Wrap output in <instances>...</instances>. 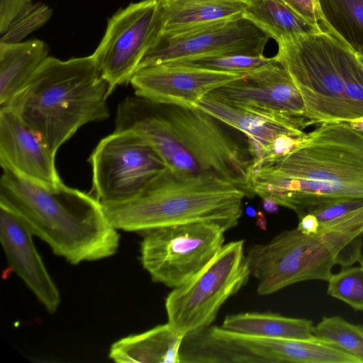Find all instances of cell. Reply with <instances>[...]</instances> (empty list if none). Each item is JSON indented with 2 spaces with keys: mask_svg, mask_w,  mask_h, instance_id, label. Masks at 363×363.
Wrapping results in <instances>:
<instances>
[{
  "mask_svg": "<svg viewBox=\"0 0 363 363\" xmlns=\"http://www.w3.org/2000/svg\"><path fill=\"white\" fill-rule=\"evenodd\" d=\"M223 328L245 335L279 339H308L313 336V323L271 312H246L228 315Z\"/></svg>",
  "mask_w": 363,
  "mask_h": 363,
  "instance_id": "cell-22",
  "label": "cell"
},
{
  "mask_svg": "<svg viewBox=\"0 0 363 363\" xmlns=\"http://www.w3.org/2000/svg\"><path fill=\"white\" fill-rule=\"evenodd\" d=\"M33 235L20 214L0 203V240L8 264L47 311L54 313L60 294L35 248Z\"/></svg>",
  "mask_w": 363,
  "mask_h": 363,
  "instance_id": "cell-15",
  "label": "cell"
},
{
  "mask_svg": "<svg viewBox=\"0 0 363 363\" xmlns=\"http://www.w3.org/2000/svg\"><path fill=\"white\" fill-rule=\"evenodd\" d=\"M308 134L282 160L258 167L255 195L273 199L298 218L314 207L363 199V133L347 122H330Z\"/></svg>",
  "mask_w": 363,
  "mask_h": 363,
  "instance_id": "cell-2",
  "label": "cell"
},
{
  "mask_svg": "<svg viewBox=\"0 0 363 363\" xmlns=\"http://www.w3.org/2000/svg\"><path fill=\"white\" fill-rule=\"evenodd\" d=\"M269 38L243 16L182 30L161 31L138 69L175 60L218 55H262Z\"/></svg>",
  "mask_w": 363,
  "mask_h": 363,
  "instance_id": "cell-11",
  "label": "cell"
},
{
  "mask_svg": "<svg viewBox=\"0 0 363 363\" xmlns=\"http://www.w3.org/2000/svg\"><path fill=\"white\" fill-rule=\"evenodd\" d=\"M113 91L92 55L67 60L48 56L7 107L56 154L82 125L109 117Z\"/></svg>",
  "mask_w": 363,
  "mask_h": 363,
  "instance_id": "cell-4",
  "label": "cell"
},
{
  "mask_svg": "<svg viewBox=\"0 0 363 363\" xmlns=\"http://www.w3.org/2000/svg\"><path fill=\"white\" fill-rule=\"evenodd\" d=\"M245 192L213 174L184 176L166 169L133 198L103 205L117 230L140 233L158 227L213 222L226 230L242 215Z\"/></svg>",
  "mask_w": 363,
  "mask_h": 363,
  "instance_id": "cell-5",
  "label": "cell"
},
{
  "mask_svg": "<svg viewBox=\"0 0 363 363\" xmlns=\"http://www.w3.org/2000/svg\"><path fill=\"white\" fill-rule=\"evenodd\" d=\"M247 213L250 216H254L256 215V213L255 212L254 209L250 207L247 208Z\"/></svg>",
  "mask_w": 363,
  "mask_h": 363,
  "instance_id": "cell-36",
  "label": "cell"
},
{
  "mask_svg": "<svg viewBox=\"0 0 363 363\" xmlns=\"http://www.w3.org/2000/svg\"><path fill=\"white\" fill-rule=\"evenodd\" d=\"M196 107L223 124L240 131L245 136L254 138L264 148L280 135H300L305 133L296 125L277 121L245 108L223 103L208 95L203 97Z\"/></svg>",
  "mask_w": 363,
  "mask_h": 363,
  "instance_id": "cell-19",
  "label": "cell"
},
{
  "mask_svg": "<svg viewBox=\"0 0 363 363\" xmlns=\"http://www.w3.org/2000/svg\"><path fill=\"white\" fill-rule=\"evenodd\" d=\"M243 75L158 64L138 69L130 83L135 94L153 102L194 108L208 93Z\"/></svg>",
  "mask_w": 363,
  "mask_h": 363,
  "instance_id": "cell-14",
  "label": "cell"
},
{
  "mask_svg": "<svg viewBox=\"0 0 363 363\" xmlns=\"http://www.w3.org/2000/svg\"><path fill=\"white\" fill-rule=\"evenodd\" d=\"M183 337L167 323L115 342L108 357L118 363H180Z\"/></svg>",
  "mask_w": 363,
  "mask_h": 363,
  "instance_id": "cell-17",
  "label": "cell"
},
{
  "mask_svg": "<svg viewBox=\"0 0 363 363\" xmlns=\"http://www.w3.org/2000/svg\"><path fill=\"white\" fill-rule=\"evenodd\" d=\"M2 169L0 203L20 214L56 255L78 264L117 252L120 235L96 198L63 182L46 186Z\"/></svg>",
  "mask_w": 363,
  "mask_h": 363,
  "instance_id": "cell-3",
  "label": "cell"
},
{
  "mask_svg": "<svg viewBox=\"0 0 363 363\" xmlns=\"http://www.w3.org/2000/svg\"><path fill=\"white\" fill-rule=\"evenodd\" d=\"M262 204L264 210L269 213H276L279 210V204L272 198L264 197L262 198Z\"/></svg>",
  "mask_w": 363,
  "mask_h": 363,
  "instance_id": "cell-32",
  "label": "cell"
},
{
  "mask_svg": "<svg viewBox=\"0 0 363 363\" xmlns=\"http://www.w3.org/2000/svg\"><path fill=\"white\" fill-rule=\"evenodd\" d=\"M277 61L275 56L218 55L186 58L162 64L176 67L203 69L216 72L246 74Z\"/></svg>",
  "mask_w": 363,
  "mask_h": 363,
  "instance_id": "cell-25",
  "label": "cell"
},
{
  "mask_svg": "<svg viewBox=\"0 0 363 363\" xmlns=\"http://www.w3.org/2000/svg\"><path fill=\"white\" fill-rule=\"evenodd\" d=\"M320 223L316 216L308 213L299 218V223L297 229L303 233L310 235L315 233L318 231Z\"/></svg>",
  "mask_w": 363,
  "mask_h": 363,
  "instance_id": "cell-31",
  "label": "cell"
},
{
  "mask_svg": "<svg viewBox=\"0 0 363 363\" xmlns=\"http://www.w3.org/2000/svg\"><path fill=\"white\" fill-rule=\"evenodd\" d=\"M160 4H164L173 2H190V1H239L248 3L251 0H157Z\"/></svg>",
  "mask_w": 363,
  "mask_h": 363,
  "instance_id": "cell-34",
  "label": "cell"
},
{
  "mask_svg": "<svg viewBox=\"0 0 363 363\" xmlns=\"http://www.w3.org/2000/svg\"><path fill=\"white\" fill-rule=\"evenodd\" d=\"M243 17L275 40L278 45L301 36L325 31L300 16L281 0H251Z\"/></svg>",
  "mask_w": 363,
  "mask_h": 363,
  "instance_id": "cell-20",
  "label": "cell"
},
{
  "mask_svg": "<svg viewBox=\"0 0 363 363\" xmlns=\"http://www.w3.org/2000/svg\"><path fill=\"white\" fill-rule=\"evenodd\" d=\"M325 31L363 57V0H318Z\"/></svg>",
  "mask_w": 363,
  "mask_h": 363,
  "instance_id": "cell-23",
  "label": "cell"
},
{
  "mask_svg": "<svg viewBox=\"0 0 363 363\" xmlns=\"http://www.w3.org/2000/svg\"><path fill=\"white\" fill-rule=\"evenodd\" d=\"M225 231L213 222L141 231V264L154 282L174 289L191 279L213 259L224 245Z\"/></svg>",
  "mask_w": 363,
  "mask_h": 363,
  "instance_id": "cell-9",
  "label": "cell"
},
{
  "mask_svg": "<svg viewBox=\"0 0 363 363\" xmlns=\"http://www.w3.org/2000/svg\"><path fill=\"white\" fill-rule=\"evenodd\" d=\"M278 62L290 74L305 104L306 125L347 122L344 84L327 31L278 45Z\"/></svg>",
  "mask_w": 363,
  "mask_h": 363,
  "instance_id": "cell-8",
  "label": "cell"
},
{
  "mask_svg": "<svg viewBox=\"0 0 363 363\" xmlns=\"http://www.w3.org/2000/svg\"><path fill=\"white\" fill-rule=\"evenodd\" d=\"M244 240L224 244L197 274L174 288L165 299L167 323L185 336L211 325L226 301L251 276Z\"/></svg>",
  "mask_w": 363,
  "mask_h": 363,
  "instance_id": "cell-7",
  "label": "cell"
},
{
  "mask_svg": "<svg viewBox=\"0 0 363 363\" xmlns=\"http://www.w3.org/2000/svg\"><path fill=\"white\" fill-rule=\"evenodd\" d=\"M92 189L102 205L123 202L136 196L167 167L140 135L117 131L104 138L89 157Z\"/></svg>",
  "mask_w": 363,
  "mask_h": 363,
  "instance_id": "cell-10",
  "label": "cell"
},
{
  "mask_svg": "<svg viewBox=\"0 0 363 363\" xmlns=\"http://www.w3.org/2000/svg\"><path fill=\"white\" fill-rule=\"evenodd\" d=\"M207 95L277 121L305 128L303 99L289 72L277 60Z\"/></svg>",
  "mask_w": 363,
  "mask_h": 363,
  "instance_id": "cell-13",
  "label": "cell"
},
{
  "mask_svg": "<svg viewBox=\"0 0 363 363\" xmlns=\"http://www.w3.org/2000/svg\"><path fill=\"white\" fill-rule=\"evenodd\" d=\"M220 123L196 107L157 104L135 94L118 105L115 130L140 135L176 174H213L252 198V159L247 143Z\"/></svg>",
  "mask_w": 363,
  "mask_h": 363,
  "instance_id": "cell-1",
  "label": "cell"
},
{
  "mask_svg": "<svg viewBox=\"0 0 363 363\" xmlns=\"http://www.w3.org/2000/svg\"><path fill=\"white\" fill-rule=\"evenodd\" d=\"M347 123H349V124L353 128H354L357 131L363 133V117L358 118V119L352 120Z\"/></svg>",
  "mask_w": 363,
  "mask_h": 363,
  "instance_id": "cell-35",
  "label": "cell"
},
{
  "mask_svg": "<svg viewBox=\"0 0 363 363\" xmlns=\"http://www.w3.org/2000/svg\"><path fill=\"white\" fill-rule=\"evenodd\" d=\"M160 15L157 0H143L130 4L109 18L92 56L113 90L130 82L161 31Z\"/></svg>",
  "mask_w": 363,
  "mask_h": 363,
  "instance_id": "cell-12",
  "label": "cell"
},
{
  "mask_svg": "<svg viewBox=\"0 0 363 363\" xmlns=\"http://www.w3.org/2000/svg\"><path fill=\"white\" fill-rule=\"evenodd\" d=\"M328 294L350 306L363 311V267H347L333 274L328 281Z\"/></svg>",
  "mask_w": 363,
  "mask_h": 363,
  "instance_id": "cell-28",
  "label": "cell"
},
{
  "mask_svg": "<svg viewBox=\"0 0 363 363\" xmlns=\"http://www.w3.org/2000/svg\"><path fill=\"white\" fill-rule=\"evenodd\" d=\"M362 236L363 207L320 224L315 233L294 228L251 245L246 257L257 294L270 295L303 281H328L335 264L347 267L359 262Z\"/></svg>",
  "mask_w": 363,
  "mask_h": 363,
  "instance_id": "cell-6",
  "label": "cell"
},
{
  "mask_svg": "<svg viewBox=\"0 0 363 363\" xmlns=\"http://www.w3.org/2000/svg\"><path fill=\"white\" fill-rule=\"evenodd\" d=\"M308 138L307 133L300 135L282 134L277 136L264 148L262 162L273 163L282 160L301 147L306 142Z\"/></svg>",
  "mask_w": 363,
  "mask_h": 363,
  "instance_id": "cell-29",
  "label": "cell"
},
{
  "mask_svg": "<svg viewBox=\"0 0 363 363\" xmlns=\"http://www.w3.org/2000/svg\"><path fill=\"white\" fill-rule=\"evenodd\" d=\"M335 58L344 84L347 122L363 117V65L357 56L333 34Z\"/></svg>",
  "mask_w": 363,
  "mask_h": 363,
  "instance_id": "cell-24",
  "label": "cell"
},
{
  "mask_svg": "<svg viewBox=\"0 0 363 363\" xmlns=\"http://www.w3.org/2000/svg\"><path fill=\"white\" fill-rule=\"evenodd\" d=\"M247 4L239 1L160 4L161 31L182 30L239 17L242 16Z\"/></svg>",
  "mask_w": 363,
  "mask_h": 363,
  "instance_id": "cell-21",
  "label": "cell"
},
{
  "mask_svg": "<svg viewBox=\"0 0 363 363\" xmlns=\"http://www.w3.org/2000/svg\"><path fill=\"white\" fill-rule=\"evenodd\" d=\"M359 262L361 266L363 267V236H362V253H361V257H360Z\"/></svg>",
  "mask_w": 363,
  "mask_h": 363,
  "instance_id": "cell-37",
  "label": "cell"
},
{
  "mask_svg": "<svg viewBox=\"0 0 363 363\" xmlns=\"http://www.w3.org/2000/svg\"><path fill=\"white\" fill-rule=\"evenodd\" d=\"M312 333L334 343L363 362L362 325L349 323L340 316L323 317L316 325H313Z\"/></svg>",
  "mask_w": 363,
  "mask_h": 363,
  "instance_id": "cell-26",
  "label": "cell"
},
{
  "mask_svg": "<svg viewBox=\"0 0 363 363\" xmlns=\"http://www.w3.org/2000/svg\"><path fill=\"white\" fill-rule=\"evenodd\" d=\"M48 57L40 40L0 43V108L7 107Z\"/></svg>",
  "mask_w": 363,
  "mask_h": 363,
  "instance_id": "cell-18",
  "label": "cell"
},
{
  "mask_svg": "<svg viewBox=\"0 0 363 363\" xmlns=\"http://www.w3.org/2000/svg\"><path fill=\"white\" fill-rule=\"evenodd\" d=\"M294 11L311 23L325 30L318 0H281Z\"/></svg>",
  "mask_w": 363,
  "mask_h": 363,
  "instance_id": "cell-30",
  "label": "cell"
},
{
  "mask_svg": "<svg viewBox=\"0 0 363 363\" xmlns=\"http://www.w3.org/2000/svg\"><path fill=\"white\" fill-rule=\"evenodd\" d=\"M55 153L11 108H0V163L18 175L50 187L62 183Z\"/></svg>",
  "mask_w": 363,
  "mask_h": 363,
  "instance_id": "cell-16",
  "label": "cell"
},
{
  "mask_svg": "<svg viewBox=\"0 0 363 363\" xmlns=\"http://www.w3.org/2000/svg\"><path fill=\"white\" fill-rule=\"evenodd\" d=\"M52 16V9L45 4L32 2L24 6L1 34L0 43H16L45 24Z\"/></svg>",
  "mask_w": 363,
  "mask_h": 363,
  "instance_id": "cell-27",
  "label": "cell"
},
{
  "mask_svg": "<svg viewBox=\"0 0 363 363\" xmlns=\"http://www.w3.org/2000/svg\"><path fill=\"white\" fill-rule=\"evenodd\" d=\"M257 218L256 225L262 230H266L267 226V220L265 218L264 214L262 211H258L255 215Z\"/></svg>",
  "mask_w": 363,
  "mask_h": 363,
  "instance_id": "cell-33",
  "label": "cell"
}]
</instances>
